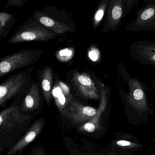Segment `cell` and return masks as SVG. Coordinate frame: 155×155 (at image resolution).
I'll use <instances>...</instances> for the list:
<instances>
[{
    "label": "cell",
    "mask_w": 155,
    "mask_h": 155,
    "mask_svg": "<svg viewBox=\"0 0 155 155\" xmlns=\"http://www.w3.org/2000/svg\"><path fill=\"white\" fill-rule=\"evenodd\" d=\"M65 116L77 124L86 123L97 114V110L77 101H72L62 111Z\"/></svg>",
    "instance_id": "obj_8"
},
{
    "label": "cell",
    "mask_w": 155,
    "mask_h": 155,
    "mask_svg": "<svg viewBox=\"0 0 155 155\" xmlns=\"http://www.w3.org/2000/svg\"><path fill=\"white\" fill-rule=\"evenodd\" d=\"M124 11L123 0H109L101 33L117 30L123 23Z\"/></svg>",
    "instance_id": "obj_7"
},
{
    "label": "cell",
    "mask_w": 155,
    "mask_h": 155,
    "mask_svg": "<svg viewBox=\"0 0 155 155\" xmlns=\"http://www.w3.org/2000/svg\"><path fill=\"white\" fill-rule=\"evenodd\" d=\"M139 1V0H123L124 18L129 14L135 7H137Z\"/></svg>",
    "instance_id": "obj_18"
},
{
    "label": "cell",
    "mask_w": 155,
    "mask_h": 155,
    "mask_svg": "<svg viewBox=\"0 0 155 155\" xmlns=\"http://www.w3.org/2000/svg\"><path fill=\"white\" fill-rule=\"evenodd\" d=\"M129 52L133 59L141 64L155 66V41L133 42L129 46Z\"/></svg>",
    "instance_id": "obj_6"
},
{
    "label": "cell",
    "mask_w": 155,
    "mask_h": 155,
    "mask_svg": "<svg viewBox=\"0 0 155 155\" xmlns=\"http://www.w3.org/2000/svg\"><path fill=\"white\" fill-rule=\"evenodd\" d=\"M152 84L153 88L155 92V80H153V82H152Z\"/></svg>",
    "instance_id": "obj_24"
},
{
    "label": "cell",
    "mask_w": 155,
    "mask_h": 155,
    "mask_svg": "<svg viewBox=\"0 0 155 155\" xmlns=\"http://www.w3.org/2000/svg\"><path fill=\"white\" fill-rule=\"evenodd\" d=\"M26 74L20 72L8 78L0 86V105L14 96L22 88L26 81Z\"/></svg>",
    "instance_id": "obj_9"
},
{
    "label": "cell",
    "mask_w": 155,
    "mask_h": 155,
    "mask_svg": "<svg viewBox=\"0 0 155 155\" xmlns=\"http://www.w3.org/2000/svg\"><path fill=\"white\" fill-rule=\"evenodd\" d=\"M40 103V97L37 85H32L28 90L22 105L23 111L36 110Z\"/></svg>",
    "instance_id": "obj_14"
},
{
    "label": "cell",
    "mask_w": 155,
    "mask_h": 155,
    "mask_svg": "<svg viewBox=\"0 0 155 155\" xmlns=\"http://www.w3.org/2000/svg\"><path fill=\"white\" fill-rule=\"evenodd\" d=\"M99 90L100 91V104L99 107L97 110V114L93 117L91 120L86 123H85L81 126L79 128L80 131L82 132L93 133L96 129L100 127V118L103 113L104 112L107 107L108 103V89L105 87L103 84L99 86Z\"/></svg>",
    "instance_id": "obj_12"
},
{
    "label": "cell",
    "mask_w": 155,
    "mask_h": 155,
    "mask_svg": "<svg viewBox=\"0 0 155 155\" xmlns=\"http://www.w3.org/2000/svg\"><path fill=\"white\" fill-rule=\"evenodd\" d=\"M109 0H101L94 13L93 17V25L96 29L100 25L106 13Z\"/></svg>",
    "instance_id": "obj_17"
},
{
    "label": "cell",
    "mask_w": 155,
    "mask_h": 155,
    "mask_svg": "<svg viewBox=\"0 0 155 155\" xmlns=\"http://www.w3.org/2000/svg\"><path fill=\"white\" fill-rule=\"evenodd\" d=\"M15 15L5 12H0V38L5 36L16 21Z\"/></svg>",
    "instance_id": "obj_16"
},
{
    "label": "cell",
    "mask_w": 155,
    "mask_h": 155,
    "mask_svg": "<svg viewBox=\"0 0 155 155\" xmlns=\"http://www.w3.org/2000/svg\"><path fill=\"white\" fill-rule=\"evenodd\" d=\"M42 54V51L39 50H24L4 57L0 62V78L18 69L33 64Z\"/></svg>",
    "instance_id": "obj_4"
},
{
    "label": "cell",
    "mask_w": 155,
    "mask_h": 155,
    "mask_svg": "<svg viewBox=\"0 0 155 155\" xmlns=\"http://www.w3.org/2000/svg\"><path fill=\"white\" fill-rule=\"evenodd\" d=\"M30 116L21 114L16 105L5 108L0 113V130L8 132L17 125L28 120Z\"/></svg>",
    "instance_id": "obj_10"
},
{
    "label": "cell",
    "mask_w": 155,
    "mask_h": 155,
    "mask_svg": "<svg viewBox=\"0 0 155 155\" xmlns=\"http://www.w3.org/2000/svg\"><path fill=\"white\" fill-rule=\"evenodd\" d=\"M116 144L119 146L121 147H129L132 145V143L129 141H125V140H120L116 142Z\"/></svg>",
    "instance_id": "obj_21"
},
{
    "label": "cell",
    "mask_w": 155,
    "mask_h": 155,
    "mask_svg": "<svg viewBox=\"0 0 155 155\" xmlns=\"http://www.w3.org/2000/svg\"><path fill=\"white\" fill-rule=\"evenodd\" d=\"M57 36L56 33L43 25L33 16L16 29L8 43L14 44L27 41H47Z\"/></svg>",
    "instance_id": "obj_3"
},
{
    "label": "cell",
    "mask_w": 155,
    "mask_h": 155,
    "mask_svg": "<svg viewBox=\"0 0 155 155\" xmlns=\"http://www.w3.org/2000/svg\"><path fill=\"white\" fill-rule=\"evenodd\" d=\"M116 75L118 96L123 104L125 113L140 117L153 114L154 109L149 104L146 86L130 74L123 63L117 65Z\"/></svg>",
    "instance_id": "obj_1"
},
{
    "label": "cell",
    "mask_w": 155,
    "mask_h": 155,
    "mask_svg": "<svg viewBox=\"0 0 155 155\" xmlns=\"http://www.w3.org/2000/svg\"><path fill=\"white\" fill-rule=\"evenodd\" d=\"M34 155H45V154L43 149H39Z\"/></svg>",
    "instance_id": "obj_22"
},
{
    "label": "cell",
    "mask_w": 155,
    "mask_h": 155,
    "mask_svg": "<svg viewBox=\"0 0 155 155\" xmlns=\"http://www.w3.org/2000/svg\"><path fill=\"white\" fill-rule=\"evenodd\" d=\"M74 83L82 96L90 100L100 99V90L93 79L85 74L76 73L73 78Z\"/></svg>",
    "instance_id": "obj_11"
},
{
    "label": "cell",
    "mask_w": 155,
    "mask_h": 155,
    "mask_svg": "<svg viewBox=\"0 0 155 155\" xmlns=\"http://www.w3.org/2000/svg\"><path fill=\"white\" fill-rule=\"evenodd\" d=\"M53 74L50 67L45 68L42 75V87L43 93L47 104L51 102V91L52 83Z\"/></svg>",
    "instance_id": "obj_15"
},
{
    "label": "cell",
    "mask_w": 155,
    "mask_h": 155,
    "mask_svg": "<svg viewBox=\"0 0 155 155\" xmlns=\"http://www.w3.org/2000/svg\"><path fill=\"white\" fill-rule=\"evenodd\" d=\"M44 124V119H40L35 122L26 134L8 151L6 155H15L22 151L41 133Z\"/></svg>",
    "instance_id": "obj_13"
},
{
    "label": "cell",
    "mask_w": 155,
    "mask_h": 155,
    "mask_svg": "<svg viewBox=\"0 0 155 155\" xmlns=\"http://www.w3.org/2000/svg\"><path fill=\"white\" fill-rule=\"evenodd\" d=\"M145 4L152 3L155 2V0H143Z\"/></svg>",
    "instance_id": "obj_23"
},
{
    "label": "cell",
    "mask_w": 155,
    "mask_h": 155,
    "mask_svg": "<svg viewBox=\"0 0 155 155\" xmlns=\"http://www.w3.org/2000/svg\"><path fill=\"white\" fill-rule=\"evenodd\" d=\"M127 32L155 31V2L145 4L137 10L135 19L126 25Z\"/></svg>",
    "instance_id": "obj_5"
},
{
    "label": "cell",
    "mask_w": 155,
    "mask_h": 155,
    "mask_svg": "<svg viewBox=\"0 0 155 155\" xmlns=\"http://www.w3.org/2000/svg\"><path fill=\"white\" fill-rule=\"evenodd\" d=\"M33 16L57 35L72 32L75 30V24L71 14L56 6L48 5L42 10L36 9Z\"/></svg>",
    "instance_id": "obj_2"
},
{
    "label": "cell",
    "mask_w": 155,
    "mask_h": 155,
    "mask_svg": "<svg viewBox=\"0 0 155 155\" xmlns=\"http://www.w3.org/2000/svg\"><path fill=\"white\" fill-rule=\"evenodd\" d=\"M26 1L27 0H7V2L4 7L5 9L7 11L9 7H22Z\"/></svg>",
    "instance_id": "obj_19"
},
{
    "label": "cell",
    "mask_w": 155,
    "mask_h": 155,
    "mask_svg": "<svg viewBox=\"0 0 155 155\" xmlns=\"http://www.w3.org/2000/svg\"><path fill=\"white\" fill-rule=\"evenodd\" d=\"M60 86L62 88V91L63 94H64L66 97L70 99L72 97H71V94H70V91H69V88L66 85V84H64L62 82H60Z\"/></svg>",
    "instance_id": "obj_20"
}]
</instances>
